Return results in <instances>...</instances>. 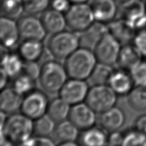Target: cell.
I'll use <instances>...</instances> for the list:
<instances>
[{
	"mask_svg": "<svg viewBox=\"0 0 146 146\" xmlns=\"http://www.w3.org/2000/svg\"><path fill=\"white\" fill-rule=\"evenodd\" d=\"M1 115V144L4 141L10 144L24 145L33 133V120L23 113H12L5 118Z\"/></svg>",
	"mask_w": 146,
	"mask_h": 146,
	"instance_id": "6da1fadb",
	"label": "cell"
},
{
	"mask_svg": "<svg viewBox=\"0 0 146 146\" xmlns=\"http://www.w3.org/2000/svg\"><path fill=\"white\" fill-rule=\"evenodd\" d=\"M97 64L92 50L80 47L65 60L64 66L70 78L86 80Z\"/></svg>",
	"mask_w": 146,
	"mask_h": 146,
	"instance_id": "7a4b0ae2",
	"label": "cell"
},
{
	"mask_svg": "<svg viewBox=\"0 0 146 146\" xmlns=\"http://www.w3.org/2000/svg\"><path fill=\"white\" fill-rule=\"evenodd\" d=\"M67 74L64 65L55 60H49L40 67L38 82L44 91L49 94L59 92L67 80Z\"/></svg>",
	"mask_w": 146,
	"mask_h": 146,
	"instance_id": "3957f363",
	"label": "cell"
},
{
	"mask_svg": "<svg viewBox=\"0 0 146 146\" xmlns=\"http://www.w3.org/2000/svg\"><path fill=\"white\" fill-rule=\"evenodd\" d=\"M80 47L79 35L72 31L64 30L52 34L47 43L49 53L58 60H66Z\"/></svg>",
	"mask_w": 146,
	"mask_h": 146,
	"instance_id": "277c9868",
	"label": "cell"
},
{
	"mask_svg": "<svg viewBox=\"0 0 146 146\" xmlns=\"http://www.w3.org/2000/svg\"><path fill=\"white\" fill-rule=\"evenodd\" d=\"M67 27L76 33H81L95 21L90 4H72L65 13Z\"/></svg>",
	"mask_w": 146,
	"mask_h": 146,
	"instance_id": "5b68a950",
	"label": "cell"
},
{
	"mask_svg": "<svg viewBox=\"0 0 146 146\" xmlns=\"http://www.w3.org/2000/svg\"><path fill=\"white\" fill-rule=\"evenodd\" d=\"M117 94L108 85L92 86L89 88L85 103L96 113H101L115 106Z\"/></svg>",
	"mask_w": 146,
	"mask_h": 146,
	"instance_id": "8992f818",
	"label": "cell"
},
{
	"mask_svg": "<svg viewBox=\"0 0 146 146\" xmlns=\"http://www.w3.org/2000/svg\"><path fill=\"white\" fill-rule=\"evenodd\" d=\"M121 44L109 32L96 44L94 53L98 62L113 66L117 64Z\"/></svg>",
	"mask_w": 146,
	"mask_h": 146,
	"instance_id": "52a82bcc",
	"label": "cell"
},
{
	"mask_svg": "<svg viewBox=\"0 0 146 146\" xmlns=\"http://www.w3.org/2000/svg\"><path fill=\"white\" fill-rule=\"evenodd\" d=\"M49 102L47 96L39 90H32L23 98L21 111L26 116L36 120L47 113Z\"/></svg>",
	"mask_w": 146,
	"mask_h": 146,
	"instance_id": "ba28073f",
	"label": "cell"
},
{
	"mask_svg": "<svg viewBox=\"0 0 146 146\" xmlns=\"http://www.w3.org/2000/svg\"><path fill=\"white\" fill-rule=\"evenodd\" d=\"M88 90V83L85 80L71 78L59 91V97L72 106L85 101Z\"/></svg>",
	"mask_w": 146,
	"mask_h": 146,
	"instance_id": "9c48e42d",
	"label": "cell"
},
{
	"mask_svg": "<svg viewBox=\"0 0 146 146\" xmlns=\"http://www.w3.org/2000/svg\"><path fill=\"white\" fill-rule=\"evenodd\" d=\"M21 38L23 40L33 39L42 40L47 33L43 23L34 15L28 14L21 17L17 21Z\"/></svg>",
	"mask_w": 146,
	"mask_h": 146,
	"instance_id": "30bf717a",
	"label": "cell"
},
{
	"mask_svg": "<svg viewBox=\"0 0 146 146\" xmlns=\"http://www.w3.org/2000/svg\"><path fill=\"white\" fill-rule=\"evenodd\" d=\"M96 114L87 103H80L71 106L68 119L78 129L84 131L94 126L97 121Z\"/></svg>",
	"mask_w": 146,
	"mask_h": 146,
	"instance_id": "8fae6325",
	"label": "cell"
},
{
	"mask_svg": "<svg viewBox=\"0 0 146 146\" xmlns=\"http://www.w3.org/2000/svg\"><path fill=\"white\" fill-rule=\"evenodd\" d=\"M116 0H92L90 7L95 21L108 24L118 14L119 6Z\"/></svg>",
	"mask_w": 146,
	"mask_h": 146,
	"instance_id": "7c38bea8",
	"label": "cell"
},
{
	"mask_svg": "<svg viewBox=\"0 0 146 146\" xmlns=\"http://www.w3.org/2000/svg\"><path fill=\"white\" fill-rule=\"evenodd\" d=\"M108 32L107 24L95 21L79 35L80 46L94 50L101 38Z\"/></svg>",
	"mask_w": 146,
	"mask_h": 146,
	"instance_id": "4fadbf2b",
	"label": "cell"
},
{
	"mask_svg": "<svg viewBox=\"0 0 146 146\" xmlns=\"http://www.w3.org/2000/svg\"><path fill=\"white\" fill-rule=\"evenodd\" d=\"M145 14L146 2L144 0H126L121 3L117 15L132 25L135 21Z\"/></svg>",
	"mask_w": 146,
	"mask_h": 146,
	"instance_id": "5bb4252c",
	"label": "cell"
},
{
	"mask_svg": "<svg viewBox=\"0 0 146 146\" xmlns=\"http://www.w3.org/2000/svg\"><path fill=\"white\" fill-rule=\"evenodd\" d=\"M108 32L113 35L120 44H127L133 42L136 35L134 28L126 20L119 18L107 24Z\"/></svg>",
	"mask_w": 146,
	"mask_h": 146,
	"instance_id": "9a60e30c",
	"label": "cell"
},
{
	"mask_svg": "<svg viewBox=\"0 0 146 146\" xmlns=\"http://www.w3.org/2000/svg\"><path fill=\"white\" fill-rule=\"evenodd\" d=\"M1 46L10 49L17 43L20 36L17 22L15 19L1 16L0 21Z\"/></svg>",
	"mask_w": 146,
	"mask_h": 146,
	"instance_id": "2e32d148",
	"label": "cell"
},
{
	"mask_svg": "<svg viewBox=\"0 0 146 146\" xmlns=\"http://www.w3.org/2000/svg\"><path fill=\"white\" fill-rule=\"evenodd\" d=\"M134 81L128 71L122 69L115 71L109 80L108 85L117 95H127L134 87Z\"/></svg>",
	"mask_w": 146,
	"mask_h": 146,
	"instance_id": "e0dca14e",
	"label": "cell"
},
{
	"mask_svg": "<svg viewBox=\"0 0 146 146\" xmlns=\"http://www.w3.org/2000/svg\"><path fill=\"white\" fill-rule=\"evenodd\" d=\"M142 56L133 44H125L121 47L117 64L121 69L131 71L142 60Z\"/></svg>",
	"mask_w": 146,
	"mask_h": 146,
	"instance_id": "ac0fdd59",
	"label": "cell"
},
{
	"mask_svg": "<svg viewBox=\"0 0 146 146\" xmlns=\"http://www.w3.org/2000/svg\"><path fill=\"white\" fill-rule=\"evenodd\" d=\"M40 19L47 33L51 35L62 32L67 27L65 14L53 9L44 12Z\"/></svg>",
	"mask_w": 146,
	"mask_h": 146,
	"instance_id": "d6986e66",
	"label": "cell"
},
{
	"mask_svg": "<svg viewBox=\"0 0 146 146\" xmlns=\"http://www.w3.org/2000/svg\"><path fill=\"white\" fill-rule=\"evenodd\" d=\"M126 116L122 110L115 106L100 113L99 122L100 126L106 131H117L123 126Z\"/></svg>",
	"mask_w": 146,
	"mask_h": 146,
	"instance_id": "ffe728a7",
	"label": "cell"
},
{
	"mask_svg": "<svg viewBox=\"0 0 146 146\" xmlns=\"http://www.w3.org/2000/svg\"><path fill=\"white\" fill-rule=\"evenodd\" d=\"M23 98V96L17 92L12 87L3 88L0 95L1 111L5 114L15 113L21 110Z\"/></svg>",
	"mask_w": 146,
	"mask_h": 146,
	"instance_id": "44dd1931",
	"label": "cell"
},
{
	"mask_svg": "<svg viewBox=\"0 0 146 146\" xmlns=\"http://www.w3.org/2000/svg\"><path fill=\"white\" fill-rule=\"evenodd\" d=\"M44 46L42 40H23L18 49L19 54L25 61H36L43 54Z\"/></svg>",
	"mask_w": 146,
	"mask_h": 146,
	"instance_id": "7402d4cb",
	"label": "cell"
},
{
	"mask_svg": "<svg viewBox=\"0 0 146 146\" xmlns=\"http://www.w3.org/2000/svg\"><path fill=\"white\" fill-rule=\"evenodd\" d=\"M6 49L5 48L4 53L1 52V68L9 77H16L23 72V60L19 54L8 53Z\"/></svg>",
	"mask_w": 146,
	"mask_h": 146,
	"instance_id": "603a6c76",
	"label": "cell"
},
{
	"mask_svg": "<svg viewBox=\"0 0 146 146\" xmlns=\"http://www.w3.org/2000/svg\"><path fill=\"white\" fill-rule=\"evenodd\" d=\"M103 127H92L83 131L80 137L81 144L87 146H101L107 144L108 135Z\"/></svg>",
	"mask_w": 146,
	"mask_h": 146,
	"instance_id": "cb8c5ba5",
	"label": "cell"
},
{
	"mask_svg": "<svg viewBox=\"0 0 146 146\" xmlns=\"http://www.w3.org/2000/svg\"><path fill=\"white\" fill-rule=\"evenodd\" d=\"M71 105L59 97L49 103L47 114L56 122H60L68 119Z\"/></svg>",
	"mask_w": 146,
	"mask_h": 146,
	"instance_id": "d4e9b609",
	"label": "cell"
},
{
	"mask_svg": "<svg viewBox=\"0 0 146 146\" xmlns=\"http://www.w3.org/2000/svg\"><path fill=\"white\" fill-rule=\"evenodd\" d=\"M113 71L112 66L98 62L87 79L88 83L91 86L108 85L109 80Z\"/></svg>",
	"mask_w": 146,
	"mask_h": 146,
	"instance_id": "484cf974",
	"label": "cell"
},
{
	"mask_svg": "<svg viewBox=\"0 0 146 146\" xmlns=\"http://www.w3.org/2000/svg\"><path fill=\"white\" fill-rule=\"evenodd\" d=\"M54 131L60 142H75L78 137L79 129L69 119H66L58 122Z\"/></svg>",
	"mask_w": 146,
	"mask_h": 146,
	"instance_id": "4316f807",
	"label": "cell"
},
{
	"mask_svg": "<svg viewBox=\"0 0 146 146\" xmlns=\"http://www.w3.org/2000/svg\"><path fill=\"white\" fill-rule=\"evenodd\" d=\"M129 106L137 111L146 110V87L136 85L127 94Z\"/></svg>",
	"mask_w": 146,
	"mask_h": 146,
	"instance_id": "83f0119b",
	"label": "cell"
},
{
	"mask_svg": "<svg viewBox=\"0 0 146 146\" xmlns=\"http://www.w3.org/2000/svg\"><path fill=\"white\" fill-rule=\"evenodd\" d=\"M2 16L13 19L20 18L24 10L23 0H1Z\"/></svg>",
	"mask_w": 146,
	"mask_h": 146,
	"instance_id": "f1b7e54d",
	"label": "cell"
},
{
	"mask_svg": "<svg viewBox=\"0 0 146 146\" xmlns=\"http://www.w3.org/2000/svg\"><path fill=\"white\" fill-rule=\"evenodd\" d=\"M55 123L56 122L46 113L35 120L33 133L38 136L48 137L55 130Z\"/></svg>",
	"mask_w": 146,
	"mask_h": 146,
	"instance_id": "f546056e",
	"label": "cell"
},
{
	"mask_svg": "<svg viewBox=\"0 0 146 146\" xmlns=\"http://www.w3.org/2000/svg\"><path fill=\"white\" fill-rule=\"evenodd\" d=\"M35 86V80L28 76L25 73L21 74L15 77V80L13 82L12 88L20 94L21 95H27L33 90Z\"/></svg>",
	"mask_w": 146,
	"mask_h": 146,
	"instance_id": "4dcf8cb0",
	"label": "cell"
},
{
	"mask_svg": "<svg viewBox=\"0 0 146 146\" xmlns=\"http://www.w3.org/2000/svg\"><path fill=\"white\" fill-rule=\"evenodd\" d=\"M24 10L27 14H42L50 6V0H23Z\"/></svg>",
	"mask_w": 146,
	"mask_h": 146,
	"instance_id": "1f68e13d",
	"label": "cell"
},
{
	"mask_svg": "<svg viewBox=\"0 0 146 146\" xmlns=\"http://www.w3.org/2000/svg\"><path fill=\"white\" fill-rule=\"evenodd\" d=\"M122 145L146 146V135L134 127L124 135Z\"/></svg>",
	"mask_w": 146,
	"mask_h": 146,
	"instance_id": "d6a6232c",
	"label": "cell"
},
{
	"mask_svg": "<svg viewBox=\"0 0 146 146\" xmlns=\"http://www.w3.org/2000/svg\"><path fill=\"white\" fill-rule=\"evenodd\" d=\"M130 73L135 85L146 87V60L140 62Z\"/></svg>",
	"mask_w": 146,
	"mask_h": 146,
	"instance_id": "836d02e7",
	"label": "cell"
},
{
	"mask_svg": "<svg viewBox=\"0 0 146 146\" xmlns=\"http://www.w3.org/2000/svg\"><path fill=\"white\" fill-rule=\"evenodd\" d=\"M40 67L36 61H25L23 66V72L33 80L38 79L40 72Z\"/></svg>",
	"mask_w": 146,
	"mask_h": 146,
	"instance_id": "e575fe53",
	"label": "cell"
},
{
	"mask_svg": "<svg viewBox=\"0 0 146 146\" xmlns=\"http://www.w3.org/2000/svg\"><path fill=\"white\" fill-rule=\"evenodd\" d=\"M133 44L136 47L142 57L146 58V32L137 33L133 40Z\"/></svg>",
	"mask_w": 146,
	"mask_h": 146,
	"instance_id": "d590c367",
	"label": "cell"
},
{
	"mask_svg": "<svg viewBox=\"0 0 146 146\" xmlns=\"http://www.w3.org/2000/svg\"><path fill=\"white\" fill-rule=\"evenodd\" d=\"M53 140L49 139L47 137L38 136L31 137L23 145H44V146H53L54 145Z\"/></svg>",
	"mask_w": 146,
	"mask_h": 146,
	"instance_id": "8d00e7d4",
	"label": "cell"
},
{
	"mask_svg": "<svg viewBox=\"0 0 146 146\" xmlns=\"http://www.w3.org/2000/svg\"><path fill=\"white\" fill-rule=\"evenodd\" d=\"M71 2L69 0H50L51 9L63 13L66 12L71 5Z\"/></svg>",
	"mask_w": 146,
	"mask_h": 146,
	"instance_id": "74e56055",
	"label": "cell"
},
{
	"mask_svg": "<svg viewBox=\"0 0 146 146\" xmlns=\"http://www.w3.org/2000/svg\"><path fill=\"white\" fill-rule=\"evenodd\" d=\"M124 135L117 131H111L108 136L107 144L109 145H122Z\"/></svg>",
	"mask_w": 146,
	"mask_h": 146,
	"instance_id": "f35d334b",
	"label": "cell"
},
{
	"mask_svg": "<svg viewBox=\"0 0 146 146\" xmlns=\"http://www.w3.org/2000/svg\"><path fill=\"white\" fill-rule=\"evenodd\" d=\"M134 127L146 135V113L137 117L135 121Z\"/></svg>",
	"mask_w": 146,
	"mask_h": 146,
	"instance_id": "ab89813d",
	"label": "cell"
},
{
	"mask_svg": "<svg viewBox=\"0 0 146 146\" xmlns=\"http://www.w3.org/2000/svg\"><path fill=\"white\" fill-rule=\"evenodd\" d=\"M9 76L7 74V73L3 69H1V82H0V85H1V89L4 88V87L6 85L8 79H9Z\"/></svg>",
	"mask_w": 146,
	"mask_h": 146,
	"instance_id": "60d3db41",
	"label": "cell"
},
{
	"mask_svg": "<svg viewBox=\"0 0 146 146\" xmlns=\"http://www.w3.org/2000/svg\"><path fill=\"white\" fill-rule=\"evenodd\" d=\"M71 2V4H76V3H87L89 0H69Z\"/></svg>",
	"mask_w": 146,
	"mask_h": 146,
	"instance_id": "b9f144b4",
	"label": "cell"
},
{
	"mask_svg": "<svg viewBox=\"0 0 146 146\" xmlns=\"http://www.w3.org/2000/svg\"><path fill=\"white\" fill-rule=\"evenodd\" d=\"M60 145H78L77 143L75 142H60L58 144Z\"/></svg>",
	"mask_w": 146,
	"mask_h": 146,
	"instance_id": "7bdbcfd3",
	"label": "cell"
},
{
	"mask_svg": "<svg viewBox=\"0 0 146 146\" xmlns=\"http://www.w3.org/2000/svg\"><path fill=\"white\" fill-rule=\"evenodd\" d=\"M117 2H119V3H122V2H124L125 1H126V0H116Z\"/></svg>",
	"mask_w": 146,
	"mask_h": 146,
	"instance_id": "ee69618b",
	"label": "cell"
},
{
	"mask_svg": "<svg viewBox=\"0 0 146 146\" xmlns=\"http://www.w3.org/2000/svg\"><path fill=\"white\" fill-rule=\"evenodd\" d=\"M144 1H146V0H144Z\"/></svg>",
	"mask_w": 146,
	"mask_h": 146,
	"instance_id": "f6af8a7d",
	"label": "cell"
}]
</instances>
